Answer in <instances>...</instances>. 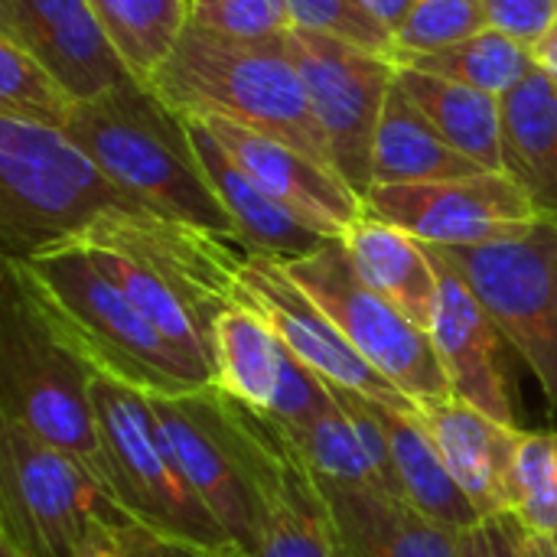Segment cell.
<instances>
[{
  "label": "cell",
  "instance_id": "6da1fadb",
  "mask_svg": "<svg viewBox=\"0 0 557 557\" xmlns=\"http://www.w3.org/2000/svg\"><path fill=\"white\" fill-rule=\"evenodd\" d=\"M7 264L95 375L147 395H186L215 385L137 313L121 287L101 274L88 248L62 245Z\"/></svg>",
  "mask_w": 557,
  "mask_h": 557
},
{
  "label": "cell",
  "instance_id": "7a4b0ae2",
  "mask_svg": "<svg viewBox=\"0 0 557 557\" xmlns=\"http://www.w3.org/2000/svg\"><path fill=\"white\" fill-rule=\"evenodd\" d=\"M150 88L176 114L228 117L333 166L330 144L284 39H232L189 23L150 78Z\"/></svg>",
  "mask_w": 557,
  "mask_h": 557
},
{
  "label": "cell",
  "instance_id": "3957f363",
  "mask_svg": "<svg viewBox=\"0 0 557 557\" xmlns=\"http://www.w3.org/2000/svg\"><path fill=\"white\" fill-rule=\"evenodd\" d=\"M65 134L144 209L235 242V225L209 186L186 121L144 82L75 104Z\"/></svg>",
  "mask_w": 557,
  "mask_h": 557
},
{
  "label": "cell",
  "instance_id": "277c9868",
  "mask_svg": "<svg viewBox=\"0 0 557 557\" xmlns=\"http://www.w3.org/2000/svg\"><path fill=\"white\" fill-rule=\"evenodd\" d=\"M144 209L62 131L0 111L3 261L78 245L117 212Z\"/></svg>",
  "mask_w": 557,
  "mask_h": 557
},
{
  "label": "cell",
  "instance_id": "5b68a950",
  "mask_svg": "<svg viewBox=\"0 0 557 557\" xmlns=\"http://www.w3.org/2000/svg\"><path fill=\"white\" fill-rule=\"evenodd\" d=\"M95 372L75 356L36 307L13 264L0 284V421L75 454L108 490L98 418L91 401ZM111 496V490H108Z\"/></svg>",
  "mask_w": 557,
  "mask_h": 557
},
{
  "label": "cell",
  "instance_id": "8992f818",
  "mask_svg": "<svg viewBox=\"0 0 557 557\" xmlns=\"http://www.w3.org/2000/svg\"><path fill=\"white\" fill-rule=\"evenodd\" d=\"M91 401L98 418L104 480L117 509L150 532L186 539L209 552H238L180 473L163 441L150 395L134 385L95 375Z\"/></svg>",
  "mask_w": 557,
  "mask_h": 557
},
{
  "label": "cell",
  "instance_id": "52a82bcc",
  "mask_svg": "<svg viewBox=\"0 0 557 557\" xmlns=\"http://www.w3.org/2000/svg\"><path fill=\"white\" fill-rule=\"evenodd\" d=\"M131 522L69 450L0 421V542L23 557H75L98 525Z\"/></svg>",
  "mask_w": 557,
  "mask_h": 557
},
{
  "label": "cell",
  "instance_id": "ba28073f",
  "mask_svg": "<svg viewBox=\"0 0 557 557\" xmlns=\"http://www.w3.org/2000/svg\"><path fill=\"white\" fill-rule=\"evenodd\" d=\"M212 395L258 506L251 557H349L323 483L297 454L284 424L258 414L219 385H212Z\"/></svg>",
  "mask_w": 557,
  "mask_h": 557
},
{
  "label": "cell",
  "instance_id": "9c48e42d",
  "mask_svg": "<svg viewBox=\"0 0 557 557\" xmlns=\"http://www.w3.org/2000/svg\"><path fill=\"white\" fill-rule=\"evenodd\" d=\"M281 264L326 310L352 349L405 398L414 405L454 398L428 330L359 277L343 238Z\"/></svg>",
  "mask_w": 557,
  "mask_h": 557
},
{
  "label": "cell",
  "instance_id": "30bf717a",
  "mask_svg": "<svg viewBox=\"0 0 557 557\" xmlns=\"http://www.w3.org/2000/svg\"><path fill=\"white\" fill-rule=\"evenodd\" d=\"M437 251L473 287L557 411V219H539L516 238Z\"/></svg>",
  "mask_w": 557,
  "mask_h": 557
},
{
  "label": "cell",
  "instance_id": "8fae6325",
  "mask_svg": "<svg viewBox=\"0 0 557 557\" xmlns=\"http://www.w3.org/2000/svg\"><path fill=\"white\" fill-rule=\"evenodd\" d=\"M284 46L304 78L313 117L330 144L336 173L362 196L372 189V150L385 98L398 78L388 55L294 26Z\"/></svg>",
  "mask_w": 557,
  "mask_h": 557
},
{
  "label": "cell",
  "instance_id": "7c38bea8",
  "mask_svg": "<svg viewBox=\"0 0 557 557\" xmlns=\"http://www.w3.org/2000/svg\"><path fill=\"white\" fill-rule=\"evenodd\" d=\"M366 212L434 248H467L516 238L542 215L509 173H473L437 183L372 186Z\"/></svg>",
  "mask_w": 557,
  "mask_h": 557
},
{
  "label": "cell",
  "instance_id": "4fadbf2b",
  "mask_svg": "<svg viewBox=\"0 0 557 557\" xmlns=\"http://www.w3.org/2000/svg\"><path fill=\"white\" fill-rule=\"evenodd\" d=\"M238 300L258 310L271 323V330L287 343V349L326 385L366 395L392 408H418L352 349V343L339 333L326 310L284 271L281 261L245 255L238 271Z\"/></svg>",
  "mask_w": 557,
  "mask_h": 557
},
{
  "label": "cell",
  "instance_id": "5bb4252c",
  "mask_svg": "<svg viewBox=\"0 0 557 557\" xmlns=\"http://www.w3.org/2000/svg\"><path fill=\"white\" fill-rule=\"evenodd\" d=\"M150 405L180 473L212 512L228 542L242 555L251 557L258 506L248 483V470L219 414L212 385L193 388L186 395H150Z\"/></svg>",
  "mask_w": 557,
  "mask_h": 557
},
{
  "label": "cell",
  "instance_id": "9a60e30c",
  "mask_svg": "<svg viewBox=\"0 0 557 557\" xmlns=\"http://www.w3.org/2000/svg\"><path fill=\"white\" fill-rule=\"evenodd\" d=\"M212 343L215 385L258 414L281 424H304L330 405V385L248 304L238 300L215 320Z\"/></svg>",
  "mask_w": 557,
  "mask_h": 557
},
{
  "label": "cell",
  "instance_id": "2e32d148",
  "mask_svg": "<svg viewBox=\"0 0 557 557\" xmlns=\"http://www.w3.org/2000/svg\"><path fill=\"white\" fill-rule=\"evenodd\" d=\"M431 258L437 268V297L428 336L447 375L450 395L509 428H522L516 414L506 336L499 333L473 287L460 277V271L437 248H431Z\"/></svg>",
  "mask_w": 557,
  "mask_h": 557
},
{
  "label": "cell",
  "instance_id": "e0dca14e",
  "mask_svg": "<svg viewBox=\"0 0 557 557\" xmlns=\"http://www.w3.org/2000/svg\"><path fill=\"white\" fill-rule=\"evenodd\" d=\"M199 121L274 202H281L323 238H343L366 215L362 196L333 166L228 117L206 114Z\"/></svg>",
  "mask_w": 557,
  "mask_h": 557
},
{
  "label": "cell",
  "instance_id": "ac0fdd59",
  "mask_svg": "<svg viewBox=\"0 0 557 557\" xmlns=\"http://www.w3.org/2000/svg\"><path fill=\"white\" fill-rule=\"evenodd\" d=\"M0 33L29 49L78 104L137 82L88 0H0Z\"/></svg>",
  "mask_w": 557,
  "mask_h": 557
},
{
  "label": "cell",
  "instance_id": "d6986e66",
  "mask_svg": "<svg viewBox=\"0 0 557 557\" xmlns=\"http://www.w3.org/2000/svg\"><path fill=\"white\" fill-rule=\"evenodd\" d=\"M180 117L186 121L193 153H196L209 186L215 189L219 202L225 206V212L235 225L238 248L245 255H261L271 261H294V258H304V255L323 248L326 242H333V238H323L320 232H313L307 222H300L281 202H274L228 157V150L212 137V131L199 117H193V114H180Z\"/></svg>",
  "mask_w": 557,
  "mask_h": 557
},
{
  "label": "cell",
  "instance_id": "ffe728a7",
  "mask_svg": "<svg viewBox=\"0 0 557 557\" xmlns=\"http://www.w3.org/2000/svg\"><path fill=\"white\" fill-rule=\"evenodd\" d=\"M414 414L431 434L434 447L441 450L447 470L454 473L457 486L473 503V509L483 519L509 512L506 486L525 428H509L457 398L418 405Z\"/></svg>",
  "mask_w": 557,
  "mask_h": 557
},
{
  "label": "cell",
  "instance_id": "44dd1931",
  "mask_svg": "<svg viewBox=\"0 0 557 557\" xmlns=\"http://www.w3.org/2000/svg\"><path fill=\"white\" fill-rule=\"evenodd\" d=\"M323 483V480H320ZM349 557H460V532L372 486L323 483Z\"/></svg>",
  "mask_w": 557,
  "mask_h": 557
},
{
  "label": "cell",
  "instance_id": "7402d4cb",
  "mask_svg": "<svg viewBox=\"0 0 557 557\" xmlns=\"http://www.w3.org/2000/svg\"><path fill=\"white\" fill-rule=\"evenodd\" d=\"M503 173L557 219V82L539 65L503 95Z\"/></svg>",
  "mask_w": 557,
  "mask_h": 557
},
{
  "label": "cell",
  "instance_id": "603a6c76",
  "mask_svg": "<svg viewBox=\"0 0 557 557\" xmlns=\"http://www.w3.org/2000/svg\"><path fill=\"white\" fill-rule=\"evenodd\" d=\"M343 245L359 277L428 330L437 297V268L431 248L369 212L343 235Z\"/></svg>",
  "mask_w": 557,
  "mask_h": 557
},
{
  "label": "cell",
  "instance_id": "cb8c5ba5",
  "mask_svg": "<svg viewBox=\"0 0 557 557\" xmlns=\"http://www.w3.org/2000/svg\"><path fill=\"white\" fill-rule=\"evenodd\" d=\"M473 173H483V166H476L470 157L450 147L395 78L375 131L372 186L437 183Z\"/></svg>",
  "mask_w": 557,
  "mask_h": 557
},
{
  "label": "cell",
  "instance_id": "d4e9b609",
  "mask_svg": "<svg viewBox=\"0 0 557 557\" xmlns=\"http://www.w3.org/2000/svg\"><path fill=\"white\" fill-rule=\"evenodd\" d=\"M88 248V245H82ZM91 261L101 268L104 277H111L121 294L137 307V313L189 362L196 366L209 382H215V343L212 326L202 320V313L193 307V300L160 271L150 264L108 251V248H88Z\"/></svg>",
  "mask_w": 557,
  "mask_h": 557
},
{
  "label": "cell",
  "instance_id": "484cf974",
  "mask_svg": "<svg viewBox=\"0 0 557 557\" xmlns=\"http://www.w3.org/2000/svg\"><path fill=\"white\" fill-rule=\"evenodd\" d=\"M398 85L450 147L476 166L503 173V98L405 65H398Z\"/></svg>",
  "mask_w": 557,
  "mask_h": 557
},
{
  "label": "cell",
  "instance_id": "4316f807",
  "mask_svg": "<svg viewBox=\"0 0 557 557\" xmlns=\"http://www.w3.org/2000/svg\"><path fill=\"white\" fill-rule=\"evenodd\" d=\"M379 414H382V424L392 441L405 503H411L418 512H424L428 519H434L454 532H467L470 525H476L483 516L473 509V503L457 486L454 473L447 470L441 450L434 447V441L424 431V424L418 421V414L405 411V408L382 405V401H379Z\"/></svg>",
  "mask_w": 557,
  "mask_h": 557
},
{
  "label": "cell",
  "instance_id": "83f0119b",
  "mask_svg": "<svg viewBox=\"0 0 557 557\" xmlns=\"http://www.w3.org/2000/svg\"><path fill=\"white\" fill-rule=\"evenodd\" d=\"M111 46L144 85L176 49L189 26V0H88Z\"/></svg>",
  "mask_w": 557,
  "mask_h": 557
},
{
  "label": "cell",
  "instance_id": "f1b7e54d",
  "mask_svg": "<svg viewBox=\"0 0 557 557\" xmlns=\"http://www.w3.org/2000/svg\"><path fill=\"white\" fill-rule=\"evenodd\" d=\"M401 65L428 72V75L454 78V82H463L470 88L503 98L535 69V55L529 46L486 26L483 33H476L457 46H447V49L428 52V55H414Z\"/></svg>",
  "mask_w": 557,
  "mask_h": 557
},
{
  "label": "cell",
  "instance_id": "f546056e",
  "mask_svg": "<svg viewBox=\"0 0 557 557\" xmlns=\"http://www.w3.org/2000/svg\"><path fill=\"white\" fill-rule=\"evenodd\" d=\"M284 431H287L290 444L297 447V454L307 460V467L323 483L379 490L375 473L359 444V434H356L349 414L343 411V405L333 398V392H330V405L320 414H313L304 424H284Z\"/></svg>",
  "mask_w": 557,
  "mask_h": 557
},
{
  "label": "cell",
  "instance_id": "4dcf8cb0",
  "mask_svg": "<svg viewBox=\"0 0 557 557\" xmlns=\"http://www.w3.org/2000/svg\"><path fill=\"white\" fill-rule=\"evenodd\" d=\"M506 506L529 532L557 539V431H522Z\"/></svg>",
  "mask_w": 557,
  "mask_h": 557
},
{
  "label": "cell",
  "instance_id": "1f68e13d",
  "mask_svg": "<svg viewBox=\"0 0 557 557\" xmlns=\"http://www.w3.org/2000/svg\"><path fill=\"white\" fill-rule=\"evenodd\" d=\"M75 104L78 101L65 91V85L29 49L0 33V111L65 131Z\"/></svg>",
  "mask_w": 557,
  "mask_h": 557
},
{
  "label": "cell",
  "instance_id": "d6a6232c",
  "mask_svg": "<svg viewBox=\"0 0 557 557\" xmlns=\"http://www.w3.org/2000/svg\"><path fill=\"white\" fill-rule=\"evenodd\" d=\"M486 7L483 0H414L401 26L392 33V62L401 65L414 55L441 52L476 33H483Z\"/></svg>",
  "mask_w": 557,
  "mask_h": 557
},
{
  "label": "cell",
  "instance_id": "836d02e7",
  "mask_svg": "<svg viewBox=\"0 0 557 557\" xmlns=\"http://www.w3.org/2000/svg\"><path fill=\"white\" fill-rule=\"evenodd\" d=\"M189 23L232 39H284L294 29L287 0H189Z\"/></svg>",
  "mask_w": 557,
  "mask_h": 557
},
{
  "label": "cell",
  "instance_id": "e575fe53",
  "mask_svg": "<svg viewBox=\"0 0 557 557\" xmlns=\"http://www.w3.org/2000/svg\"><path fill=\"white\" fill-rule=\"evenodd\" d=\"M287 3H290L294 26L300 29L343 39L366 52H379V55L392 52V33L382 29L359 0H287Z\"/></svg>",
  "mask_w": 557,
  "mask_h": 557
},
{
  "label": "cell",
  "instance_id": "d590c367",
  "mask_svg": "<svg viewBox=\"0 0 557 557\" xmlns=\"http://www.w3.org/2000/svg\"><path fill=\"white\" fill-rule=\"evenodd\" d=\"M486 23L535 49L557 23V0H483Z\"/></svg>",
  "mask_w": 557,
  "mask_h": 557
},
{
  "label": "cell",
  "instance_id": "8d00e7d4",
  "mask_svg": "<svg viewBox=\"0 0 557 557\" xmlns=\"http://www.w3.org/2000/svg\"><path fill=\"white\" fill-rule=\"evenodd\" d=\"M460 557H532L529 529L512 512H496L460 532Z\"/></svg>",
  "mask_w": 557,
  "mask_h": 557
},
{
  "label": "cell",
  "instance_id": "74e56055",
  "mask_svg": "<svg viewBox=\"0 0 557 557\" xmlns=\"http://www.w3.org/2000/svg\"><path fill=\"white\" fill-rule=\"evenodd\" d=\"M117 532V545H121V557H238V552H209L202 545H193L186 539H173V535H160L150 532L137 522H124L114 525Z\"/></svg>",
  "mask_w": 557,
  "mask_h": 557
},
{
  "label": "cell",
  "instance_id": "f35d334b",
  "mask_svg": "<svg viewBox=\"0 0 557 557\" xmlns=\"http://www.w3.org/2000/svg\"><path fill=\"white\" fill-rule=\"evenodd\" d=\"M366 10H369V16L382 26V29H388V33H395L398 26H401V20L408 16V10L414 7V0H359Z\"/></svg>",
  "mask_w": 557,
  "mask_h": 557
},
{
  "label": "cell",
  "instance_id": "ab89813d",
  "mask_svg": "<svg viewBox=\"0 0 557 557\" xmlns=\"http://www.w3.org/2000/svg\"><path fill=\"white\" fill-rule=\"evenodd\" d=\"M75 557H121V545H117L114 525H98V529L85 539L82 552Z\"/></svg>",
  "mask_w": 557,
  "mask_h": 557
},
{
  "label": "cell",
  "instance_id": "60d3db41",
  "mask_svg": "<svg viewBox=\"0 0 557 557\" xmlns=\"http://www.w3.org/2000/svg\"><path fill=\"white\" fill-rule=\"evenodd\" d=\"M532 55H535V65L557 82V23L552 26V33L532 49Z\"/></svg>",
  "mask_w": 557,
  "mask_h": 557
},
{
  "label": "cell",
  "instance_id": "b9f144b4",
  "mask_svg": "<svg viewBox=\"0 0 557 557\" xmlns=\"http://www.w3.org/2000/svg\"><path fill=\"white\" fill-rule=\"evenodd\" d=\"M529 555L557 557V539L555 535H535V532H529Z\"/></svg>",
  "mask_w": 557,
  "mask_h": 557
},
{
  "label": "cell",
  "instance_id": "7bdbcfd3",
  "mask_svg": "<svg viewBox=\"0 0 557 557\" xmlns=\"http://www.w3.org/2000/svg\"><path fill=\"white\" fill-rule=\"evenodd\" d=\"M0 557H23V555H20V552H13L10 545H3V542H0Z\"/></svg>",
  "mask_w": 557,
  "mask_h": 557
},
{
  "label": "cell",
  "instance_id": "ee69618b",
  "mask_svg": "<svg viewBox=\"0 0 557 557\" xmlns=\"http://www.w3.org/2000/svg\"><path fill=\"white\" fill-rule=\"evenodd\" d=\"M238 557H245V555H238Z\"/></svg>",
  "mask_w": 557,
  "mask_h": 557
}]
</instances>
